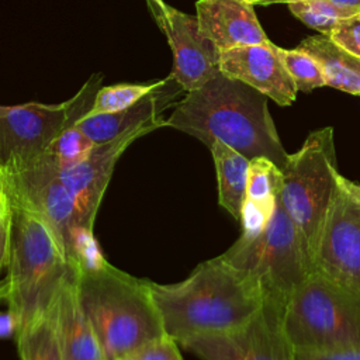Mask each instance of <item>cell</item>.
<instances>
[{
  "instance_id": "1",
  "label": "cell",
  "mask_w": 360,
  "mask_h": 360,
  "mask_svg": "<svg viewBox=\"0 0 360 360\" xmlns=\"http://www.w3.org/2000/svg\"><path fill=\"white\" fill-rule=\"evenodd\" d=\"M267 101L269 97L255 87L219 72L176 104L166 127L208 148L221 141L249 160L267 158L283 170L290 153L281 143Z\"/></svg>"
},
{
  "instance_id": "2",
  "label": "cell",
  "mask_w": 360,
  "mask_h": 360,
  "mask_svg": "<svg viewBox=\"0 0 360 360\" xmlns=\"http://www.w3.org/2000/svg\"><path fill=\"white\" fill-rule=\"evenodd\" d=\"M165 333L177 343L198 336L235 330L260 309L259 285L221 255L200 263L174 284L149 281Z\"/></svg>"
},
{
  "instance_id": "3",
  "label": "cell",
  "mask_w": 360,
  "mask_h": 360,
  "mask_svg": "<svg viewBox=\"0 0 360 360\" xmlns=\"http://www.w3.org/2000/svg\"><path fill=\"white\" fill-rule=\"evenodd\" d=\"M77 290L104 360H124L166 335L148 280L104 260L94 267H77Z\"/></svg>"
},
{
  "instance_id": "4",
  "label": "cell",
  "mask_w": 360,
  "mask_h": 360,
  "mask_svg": "<svg viewBox=\"0 0 360 360\" xmlns=\"http://www.w3.org/2000/svg\"><path fill=\"white\" fill-rule=\"evenodd\" d=\"M10 197L13 235L6 276L10 292L6 301L17 335L51 309L73 264L68 262L48 224L24 202Z\"/></svg>"
},
{
  "instance_id": "5",
  "label": "cell",
  "mask_w": 360,
  "mask_h": 360,
  "mask_svg": "<svg viewBox=\"0 0 360 360\" xmlns=\"http://www.w3.org/2000/svg\"><path fill=\"white\" fill-rule=\"evenodd\" d=\"M284 329L295 352L360 347V294L314 270L288 298Z\"/></svg>"
},
{
  "instance_id": "6",
  "label": "cell",
  "mask_w": 360,
  "mask_h": 360,
  "mask_svg": "<svg viewBox=\"0 0 360 360\" xmlns=\"http://www.w3.org/2000/svg\"><path fill=\"white\" fill-rule=\"evenodd\" d=\"M281 172V205L315 267L318 240L339 190L333 128L312 131Z\"/></svg>"
},
{
  "instance_id": "7",
  "label": "cell",
  "mask_w": 360,
  "mask_h": 360,
  "mask_svg": "<svg viewBox=\"0 0 360 360\" xmlns=\"http://www.w3.org/2000/svg\"><path fill=\"white\" fill-rule=\"evenodd\" d=\"M221 256L250 277L264 298L284 302L315 270L280 198L270 222L262 232L240 235Z\"/></svg>"
},
{
  "instance_id": "8",
  "label": "cell",
  "mask_w": 360,
  "mask_h": 360,
  "mask_svg": "<svg viewBox=\"0 0 360 360\" xmlns=\"http://www.w3.org/2000/svg\"><path fill=\"white\" fill-rule=\"evenodd\" d=\"M94 73L69 100L59 104L0 105V170L25 166L41 158L66 128L86 117L101 89Z\"/></svg>"
},
{
  "instance_id": "9",
  "label": "cell",
  "mask_w": 360,
  "mask_h": 360,
  "mask_svg": "<svg viewBox=\"0 0 360 360\" xmlns=\"http://www.w3.org/2000/svg\"><path fill=\"white\" fill-rule=\"evenodd\" d=\"M285 304L267 297L243 326L225 333L191 336L180 345L201 360H295L284 329Z\"/></svg>"
},
{
  "instance_id": "10",
  "label": "cell",
  "mask_w": 360,
  "mask_h": 360,
  "mask_svg": "<svg viewBox=\"0 0 360 360\" xmlns=\"http://www.w3.org/2000/svg\"><path fill=\"white\" fill-rule=\"evenodd\" d=\"M8 193L35 211L51 228L68 262L72 264L79 218L75 201L65 186L59 167L48 155L10 170H1Z\"/></svg>"
},
{
  "instance_id": "11",
  "label": "cell",
  "mask_w": 360,
  "mask_h": 360,
  "mask_svg": "<svg viewBox=\"0 0 360 360\" xmlns=\"http://www.w3.org/2000/svg\"><path fill=\"white\" fill-rule=\"evenodd\" d=\"M162 127H166V120L129 129L108 142L96 143L84 160L60 170V177L75 201L80 226L93 231L115 163L125 149L138 138Z\"/></svg>"
},
{
  "instance_id": "12",
  "label": "cell",
  "mask_w": 360,
  "mask_h": 360,
  "mask_svg": "<svg viewBox=\"0 0 360 360\" xmlns=\"http://www.w3.org/2000/svg\"><path fill=\"white\" fill-rule=\"evenodd\" d=\"M315 270L360 294V205L340 188L318 240Z\"/></svg>"
},
{
  "instance_id": "13",
  "label": "cell",
  "mask_w": 360,
  "mask_h": 360,
  "mask_svg": "<svg viewBox=\"0 0 360 360\" xmlns=\"http://www.w3.org/2000/svg\"><path fill=\"white\" fill-rule=\"evenodd\" d=\"M156 24L173 52L170 76L186 93L197 90L221 72L219 49L201 32L195 15L167 4Z\"/></svg>"
},
{
  "instance_id": "14",
  "label": "cell",
  "mask_w": 360,
  "mask_h": 360,
  "mask_svg": "<svg viewBox=\"0 0 360 360\" xmlns=\"http://www.w3.org/2000/svg\"><path fill=\"white\" fill-rule=\"evenodd\" d=\"M219 70L255 87L278 105H291L297 97V86L273 42L219 51Z\"/></svg>"
},
{
  "instance_id": "15",
  "label": "cell",
  "mask_w": 360,
  "mask_h": 360,
  "mask_svg": "<svg viewBox=\"0 0 360 360\" xmlns=\"http://www.w3.org/2000/svg\"><path fill=\"white\" fill-rule=\"evenodd\" d=\"M195 17L201 32L219 49L271 42L253 6L245 0H197Z\"/></svg>"
},
{
  "instance_id": "16",
  "label": "cell",
  "mask_w": 360,
  "mask_h": 360,
  "mask_svg": "<svg viewBox=\"0 0 360 360\" xmlns=\"http://www.w3.org/2000/svg\"><path fill=\"white\" fill-rule=\"evenodd\" d=\"M183 87L169 75L160 84L134 105L108 114H87L76 127L80 128L94 143L108 142L121 134L163 120L160 112L170 107Z\"/></svg>"
},
{
  "instance_id": "17",
  "label": "cell",
  "mask_w": 360,
  "mask_h": 360,
  "mask_svg": "<svg viewBox=\"0 0 360 360\" xmlns=\"http://www.w3.org/2000/svg\"><path fill=\"white\" fill-rule=\"evenodd\" d=\"M56 333L65 360H104L93 326L83 311L73 266L55 301Z\"/></svg>"
},
{
  "instance_id": "18",
  "label": "cell",
  "mask_w": 360,
  "mask_h": 360,
  "mask_svg": "<svg viewBox=\"0 0 360 360\" xmlns=\"http://www.w3.org/2000/svg\"><path fill=\"white\" fill-rule=\"evenodd\" d=\"M283 184V172L267 158L250 160L246 195L240 212L242 235H256L270 222Z\"/></svg>"
},
{
  "instance_id": "19",
  "label": "cell",
  "mask_w": 360,
  "mask_h": 360,
  "mask_svg": "<svg viewBox=\"0 0 360 360\" xmlns=\"http://www.w3.org/2000/svg\"><path fill=\"white\" fill-rule=\"evenodd\" d=\"M297 49L309 53L319 63L326 86L360 96V58L336 44L329 34L308 37Z\"/></svg>"
},
{
  "instance_id": "20",
  "label": "cell",
  "mask_w": 360,
  "mask_h": 360,
  "mask_svg": "<svg viewBox=\"0 0 360 360\" xmlns=\"http://www.w3.org/2000/svg\"><path fill=\"white\" fill-rule=\"evenodd\" d=\"M210 150L217 172L218 204L239 222L250 160L221 141H215Z\"/></svg>"
},
{
  "instance_id": "21",
  "label": "cell",
  "mask_w": 360,
  "mask_h": 360,
  "mask_svg": "<svg viewBox=\"0 0 360 360\" xmlns=\"http://www.w3.org/2000/svg\"><path fill=\"white\" fill-rule=\"evenodd\" d=\"M14 338L21 360H65L56 333L55 302L48 312L34 319Z\"/></svg>"
},
{
  "instance_id": "22",
  "label": "cell",
  "mask_w": 360,
  "mask_h": 360,
  "mask_svg": "<svg viewBox=\"0 0 360 360\" xmlns=\"http://www.w3.org/2000/svg\"><path fill=\"white\" fill-rule=\"evenodd\" d=\"M290 11L309 28L319 34H330L332 30L345 18L359 13L338 7L326 0H297L288 4Z\"/></svg>"
},
{
  "instance_id": "23",
  "label": "cell",
  "mask_w": 360,
  "mask_h": 360,
  "mask_svg": "<svg viewBox=\"0 0 360 360\" xmlns=\"http://www.w3.org/2000/svg\"><path fill=\"white\" fill-rule=\"evenodd\" d=\"M160 84V80L152 83H118L107 87H101L94 98V104L90 110V115L108 114L121 111L138 103Z\"/></svg>"
},
{
  "instance_id": "24",
  "label": "cell",
  "mask_w": 360,
  "mask_h": 360,
  "mask_svg": "<svg viewBox=\"0 0 360 360\" xmlns=\"http://www.w3.org/2000/svg\"><path fill=\"white\" fill-rule=\"evenodd\" d=\"M94 145L96 143L75 124L53 139L45 155L53 160L59 170H63L84 160Z\"/></svg>"
},
{
  "instance_id": "25",
  "label": "cell",
  "mask_w": 360,
  "mask_h": 360,
  "mask_svg": "<svg viewBox=\"0 0 360 360\" xmlns=\"http://www.w3.org/2000/svg\"><path fill=\"white\" fill-rule=\"evenodd\" d=\"M281 62L292 77L298 91H311L326 86L323 72L319 63L307 52L300 49H283L277 46Z\"/></svg>"
},
{
  "instance_id": "26",
  "label": "cell",
  "mask_w": 360,
  "mask_h": 360,
  "mask_svg": "<svg viewBox=\"0 0 360 360\" xmlns=\"http://www.w3.org/2000/svg\"><path fill=\"white\" fill-rule=\"evenodd\" d=\"M124 360H183V357L177 342L173 338L163 335L142 345Z\"/></svg>"
},
{
  "instance_id": "27",
  "label": "cell",
  "mask_w": 360,
  "mask_h": 360,
  "mask_svg": "<svg viewBox=\"0 0 360 360\" xmlns=\"http://www.w3.org/2000/svg\"><path fill=\"white\" fill-rule=\"evenodd\" d=\"M13 235V202L8 190L4 186L0 188V270L7 267Z\"/></svg>"
},
{
  "instance_id": "28",
  "label": "cell",
  "mask_w": 360,
  "mask_h": 360,
  "mask_svg": "<svg viewBox=\"0 0 360 360\" xmlns=\"http://www.w3.org/2000/svg\"><path fill=\"white\" fill-rule=\"evenodd\" d=\"M329 35L336 44L360 58V13L342 20Z\"/></svg>"
},
{
  "instance_id": "29",
  "label": "cell",
  "mask_w": 360,
  "mask_h": 360,
  "mask_svg": "<svg viewBox=\"0 0 360 360\" xmlns=\"http://www.w3.org/2000/svg\"><path fill=\"white\" fill-rule=\"evenodd\" d=\"M295 360H360V347L332 352H295Z\"/></svg>"
},
{
  "instance_id": "30",
  "label": "cell",
  "mask_w": 360,
  "mask_h": 360,
  "mask_svg": "<svg viewBox=\"0 0 360 360\" xmlns=\"http://www.w3.org/2000/svg\"><path fill=\"white\" fill-rule=\"evenodd\" d=\"M336 181H338V187H339L352 201H354L357 205H360V184L356 183V181H353V180H349L347 177L342 176L340 173H339Z\"/></svg>"
},
{
  "instance_id": "31",
  "label": "cell",
  "mask_w": 360,
  "mask_h": 360,
  "mask_svg": "<svg viewBox=\"0 0 360 360\" xmlns=\"http://www.w3.org/2000/svg\"><path fill=\"white\" fill-rule=\"evenodd\" d=\"M14 336L15 335V322L11 314L7 311L6 314H0V336Z\"/></svg>"
},
{
  "instance_id": "32",
  "label": "cell",
  "mask_w": 360,
  "mask_h": 360,
  "mask_svg": "<svg viewBox=\"0 0 360 360\" xmlns=\"http://www.w3.org/2000/svg\"><path fill=\"white\" fill-rule=\"evenodd\" d=\"M145 3L148 6V10H149L150 15L153 17L155 22H158V20L163 15L167 4L163 0H145Z\"/></svg>"
},
{
  "instance_id": "33",
  "label": "cell",
  "mask_w": 360,
  "mask_h": 360,
  "mask_svg": "<svg viewBox=\"0 0 360 360\" xmlns=\"http://www.w3.org/2000/svg\"><path fill=\"white\" fill-rule=\"evenodd\" d=\"M326 1H330L338 7L360 13V0H326Z\"/></svg>"
},
{
  "instance_id": "34",
  "label": "cell",
  "mask_w": 360,
  "mask_h": 360,
  "mask_svg": "<svg viewBox=\"0 0 360 360\" xmlns=\"http://www.w3.org/2000/svg\"><path fill=\"white\" fill-rule=\"evenodd\" d=\"M10 292V283L8 278L4 277L0 280V301H6Z\"/></svg>"
},
{
  "instance_id": "35",
  "label": "cell",
  "mask_w": 360,
  "mask_h": 360,
  "mask_svg": "<svg viewBox=\"0 0 360 360\" xmlns=\"http://www.w3.org/2000/svg\"><path fill=\"white\" fill-rule=\"evenodd\" d=\"M294 1H297V0H262V6H269V4H276V3H287V4H290V3H294Z\"/></svg>"
},
{
  "instance_id": "36",
  "label": "cell",
  "mask_w": 360,
  "mask_h": 360,
  "mask_svg": "<svg viewBox=\"0 0 360 360\" xmlns=\"http://www.w3.org/2000/svg\"><path fill=\"white\" fill-rule=\"evenodd\" d=\"M245 1H248L249 4H252V6H255V4H260L262 3V0H245Z\"/></svg>"
},
{
  "instance_id": "37",
  "label": "cell",
  "mask_w": 360,
  "mask_h": 360,
  "mask_svg": "<svg viewBox=\"0 0 360 360\" xmlns=\"http://www.w3.org/2000/svg\"><path fill=\"white\" fill-rule=\"evenodd\" d=\"M3 187V174H1V170H0V188Z\"/></svg>"
}]
</instances>
